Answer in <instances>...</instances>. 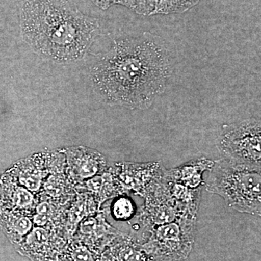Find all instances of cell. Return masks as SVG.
I'll return each mask as SVG.
<instances>
[{
	"instance_id": "6da1fadb",
	"label": "cell",
	"mask_w": 261,
	"mask_h": 261,
	"mask_svg": "<svg viewBox=\"0 0 261 261\" xmlns=\"http://www.w3.org/2000/svg\"><path fill=\"white\" fill-rule=\"evenodd\" d=\"M65 156L59 152L24 159L7 171L0 224L18 248L24 243L60 240L65 207L73 194L65 177Z\"/></svg>"
},
{
	"instance_id": "7a4b0ae2",
	"label": "cell",
	"mask_w": 261,
	"mask_h": 261,
	"mask_svg": "<svg viewBox=\"0 0 261 261\" xmlns=\"http://www.w3.org/2000/svg\"><path fill=\"white\" fill-rule=\"evenodd\" d=\"M166 48L160 38L145 32L114 41L92 67V82L111 104L147 109L163 93L169 77Z\"/></svg>"
},
{
	"instance_id": "3957f363",
	"label": "cell",
	"mask_w": 261,
	"mask_h": 261,
	"mask_svg": "<svg viewBox=\"0 0 261 261\" xmlns=\"http://www.w3.org/2000/svg\"><path fill=\"white\" fill-rule=\"evenodd\" d=\"M20 24L34 50L60 62L83 58L100 34L99 20L81 13L68 0H24Z\"/></svg>"
},
{
	"instance_id": "277c9868",
	"label": "cell",
	"mask_w": 261,
	"mask_h": 261,
	"mask_svg": "<svg viewBox=\"0 0 261 261\" xmlns=\"http://www.w3.org/2000/svg\"><path fill=\"white\" fill-rule=\"evenodd\" d=\"M205 189L222 197L233 210L260 216L261 167L221 158L210 168Z\"/></svg>"
},
{
	"instance_id": "5b68a950",
	"label": "cell",
	"mask_w": 261,
	"mask_h": 261,
	"mask_svg": "<svg viewBox=\"0 0 261 261\" xmlns=\"http://www.w3.org/2000/svg\"><path fill=\"white\" fill-rule=\"evenodd\" d=\"M260 120L251 119L224 125L217 138L221 158L261 167Z\"/></svg>"
},
{
	"instance_id": "8992f818",
	"label": "cell",
	"mask_w": 261,
	"mask_h": 261,
	"mask_svg": "<svg viewBox=\"0 0 261 261\" xmlns=\"http://www.w3.org/2000/svg\"><path fill=\"white\" fill-rule=\"evenodd\" d=\"M67 171L71 177L85 179L102 173L106 168V161L102 154L93 149L70 148L66 151Z\"/></svg>"
},
{
	"instance_id": "52a82bcc",
	"label": "cell",
	"mask_w": 261,
	"mask_h": 261,
	"mask_svg": "<svg viewBox=\"0 0 261 261\" xmlns=\"http://www.w3.org/2000/svg\"><path fill=\"white\" fill-rule=\"evenodd\" d=\"M200 0H159L154 14L185 13Z\"/></svg>"
},
{
	"instance_id": "ba28073f",
	"label": "cell",
	"mask_w": 261,
	"mask_h": 261,
	"mask_svg": "<svg viewBox=\"0 0 261 261\" xmlns=\"http://www.w3.org/2000/svg\"><path fill=\"white\" fill-rule=\"evenodd\" d=\"M135 211V205L128 197H120L115 201L112 207L113 216L118 220L130 219Z\"/></svg>"
},
{
	"instance_id": "9c48e42d",
	"label": "cell",
	"mask_w": 261,
	"mask_h": 261,
	"mask_svg": "<svg viewBox=\"0 0 261 261\" xmlns=\"http://www.w3.org/2000/svg\"><path fill=\"white\" fill-rule=\"evenodd\" d=\"M158 3L159 0H135L134 11L140 15H152Z\"/></svg>"
},
{
	"instance_id": "30bf717a",
	"label": "cell",
	"mask_w": 261,
	"mask_h": 261,
	"mask_svg": "<svg viewBox=\"0 0 261 261\" xmlns=\"http://www.w3.org/2000/svg\"><path fill=\"white\" fill-rule=\"evenodd\" d=\"M91 1L102 10H107L113 5H121L132 10L135 9V0H91Z\"/></svg>"
}]
</instances>
